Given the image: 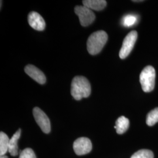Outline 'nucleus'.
Masks as SVG:
<instances>
[{"label": "nucleus", "mask_w": 158, "mask_h": 158, "mask_svg": "<svg viewBox=\"0 0 158 158\" xmlns=\"http://www.w3.org/2000/svg\"><path fill=\"white\" fill-rule=\"evenodd\" d=\"M21 134V130L19 129L13 135L10 140L8 152L10 153L12 156H16L18 155V141L20 138Z\"/></svg>", "instance_id": "obj_10"}, {"label": "nucleus", "mask_w": 158, "mask_h": 158, "mask_svg": "<svg viewBox=\"0 0 158 158\" xmlns=\"http://www.w3.org/2000/svg\"><path fill=\"white\" fill-rule=\"evenodd\" d=\"M129 127H130L129 119L125 117L124 116H121L119 117L116 121L114 128L116 130L117 134H123L128 130Z\"/></svg>", "instance_id": "obj_12"}, {"label": "nucleus", "mask_w": 158, "mask_h": 158, "mask_svg": "<svg viewBox=\"0 0 158 158\" xmlns=\"http://www.w3.org/2000/svg\"><path fill=\"white\" fill-rule=\"evenodd\" d=\"M19 158H36L34 151L29 148H27L20 151Z\"/></svg>", "instance_id": "obj_17"}, {"label": "nucleus", "mask_w": 158, "mask_h": 158, "mask_svg": "<svg viewBox=\"0 0 158 158\" xmlns=\"http://www.w3.org/2000/svg\"><path fill=\"white\" fill-rule=\"evenodd\" d=\"M10 140L8 136L3 132H0V155L4 156L8 152Z\"/></svg>", "instance_id": "obj_13"}, {"label": "nucleus", "mask_w": 158, "mask_h": 158, "mask_svg": "<svg viewBox=\"0 0 158 158\" xmlns=\"http://www.w3.org/2000/svg\"><path fill=\"white\" fill-rule=\"evenodd\" d=\"M131 158H153V153L150 150L141 149L135 153Z\"/></svg>", "instance_id": "obj_16"}, {"label": "nucleus", "mask_w": 158, "mask_h": 158, "mask_svg": "<svg viewBox=\"0 0 158 158\" xmlns=\"http://www.w3.org/2000/svg\"><path fill=\"white\" fill-rule=\"evenodd\" d=\"M83 4L90 10L102 11L107 6V1L104 0H84Z\"/></svg>", "instance_id": "obj_11"}, {"label": "nucleus", "mask_w": 158, "mask_h": 158, "mask_svg": "<svg viewBox=\"0 0 158 158\" xmlns=\"http://www.w3.org/2000/svg\"><path fill=\"white\" fill-rule=\"evenodd\" d=\"M137 38L138 33L136 31H132L126 36L119 53V56L121 59H125L130 55L134 47Z\"/></svg>", "instance_id": "obj_4"}, {"label": "nucleus", "mask_w": 158, "mask_h": 158, "mask_svg": "<svg viewBox=\"0 0 158 158\" xmlns=\"http://www.w3.org/2000/svg\"><path fill=\"white\" fill-rule=\"evenodd\" d=\"M156 72L151 66H148L144 68L139 76V80L142 89L144 92L149 93L154 89L155 85Z\"/></svg>", "instance_id": "obj_3"}, {"label": "nucleus", "mask_w": 158, "mask_h": 158, "mask_svg": "<svg viewBox=\"0 0 158 158\" xmlns=\"http://www.w3.org/2000/svg\"><path fill=\"white\" fill-rule=\"evenodd\" d=\"M25 72L36 82L40 85H44L46 83V79L44 73L34 65L28 64L25 68Z\"/></svg>", "instance_id": "obj_9"}, {"label": "nucleus", "mask_w": 158, "mask_h": 158, "mask_svg": "<svg viewBox=\"0 0 158 158\" xmlns=\"http://www.w3.org/2000/svg\"><path fill=\"white\" fill-rule=\"evenodd\" d=\"M158 122V108L152 110L147 115V124L148 126H153Z\"/></svg>", "instance_id": "obj_14"}, {"label": "nucleus", "mask_w": 158, "mask_h": 158, "mask_svg": "<svg viewBox=\"0 0 158 158\" xmlns=\"http://www.w3.org/2000/svg\"><path fill=\"white\" fill-rule=\"evenodd\" d=\"M108 40L107 34L98 31L91 35L87 42V48L91 55H96L102 51Z\"/></svg>", "instance_id": "obj_2"}, {"label": "nucleus", "mask_w": 158, "mask_h": 158, "mask_svg": "<svg viewBox=\"0 0 158 158\" xmlns=\"http://www.w3.org/2000/svg\"><path fill=\"white\" fill-rule=\"evenodd\" d=\"M138 22V17L134 15L129 14L125 15L123 18L122 23L125 27H131L134 26Z\"/></svg>", "instance_id": "obj_15"}, {"label": "nucleus", "mask_w": 158, "mask_h": 158, "mask_svg": "<svg viewBox=\"0 0 158 158\" xmlns=\"http://www.w3.org/2000/svg\"><path fill=\"white\" fill-rule=\"evenodd\" d=\"M33 115L35 121L42 131L45 134H49L51 132V122L45 113L40 108L35 107L33 110Z\"/></svg>", "instance_id": "obj_6"}, {"label": "nucleus", "mask_w": 158, "mask_h": 158, "mask_svg": "<svg viewBox=\"0 0 158 158\" xmlns=\"http://www.w3.org/2000/svg\"><path fill=\"white\" fill-rule=\"evenodd\" d=\"M8 158V157L7 156L4 155V156H1V158Z\"/></svg>", "instance_id": "obj_18"}, {"label": "nucleus", "mask_w": 158, "mask_h": 158, "mask_svg": "<svg viewBox=\"0 0 158 158\" xmlns=\"http://www.w3.org/2000/svg\"><path fill=\"white\" fill-rule=\"evenodd\" d=\"M28 20L29 25L36 31H42L45 28V20L40 14L36 12H31L29 14Z\"/></svg>", "instance_id": "obj_8"}, {"label": "nucleus", "mask_w": 158, "mask_h": 158, "mask_svg": "<svg viewBox=\"0 0 158 158\" xmlns=\"http://www.w3.org/2000/svg\"><path fill=\"white\" fill-rule=\"evenodd\" d=\"M74 12L79 17L80 24L83 27L90 25L96 19L94 12L85 6H76L74 8Z\"/></svg>", "instance_id": "obj_5"}, {"label": "nucleus", "mask_w": 158, "mask_h": 158, "mask_svg": "<svg viewBox=\"0 0 158 158\" xmlns=\"http://www.w3.org/2000/svg\"><path fill=\"white\" fill-rule=\"evenodd\" d=\"M91 85L88 79L84 76H76L71 85V94L76 100H80L90 95Z\"/></svg>", "instance_id": "obj_1"}, {"label": "nucleus", "mask_w": 158, "mask_h": 158, "mask_svg": "<svg viewBox=\"0 0 158 158\" xmlns=\"http://www.w3.org/2000/svg\"><path fill=\"white\" fill-rule=\"evenodd\" d=\"M73 149L76 155L81 156L90 152L92 143L90 140L85 137H81L74 142Z\"/></svg>", "instance_id": "obj_7"}]
</instances>
